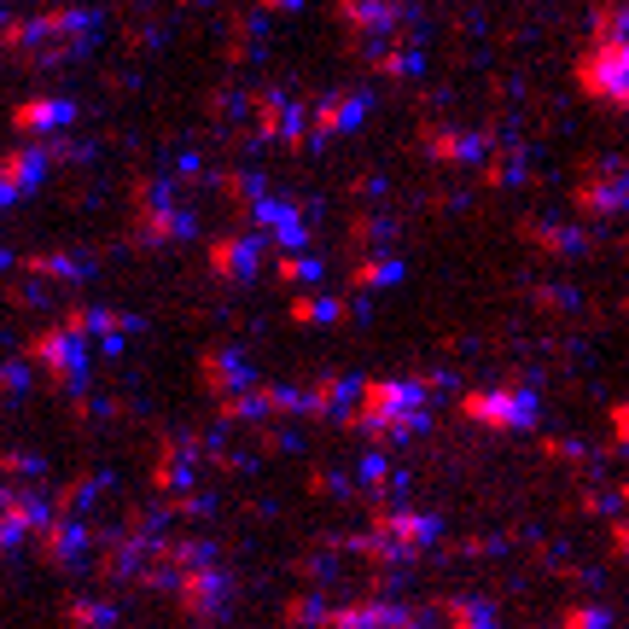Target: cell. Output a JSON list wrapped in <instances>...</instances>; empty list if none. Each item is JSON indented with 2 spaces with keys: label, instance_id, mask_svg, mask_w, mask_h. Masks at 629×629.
<instances>
[{
  "label": "cell",
  "instance_id": "obj_1",
  "mask_svg": "<svg viewBox=\"0 0 629 629\" xmlns=\"http://www.w3.org/2000/svg\"><path fill=\"white\" fill-rule=\"evenodd\" d=\"M583 76H589V88H595V94L629 100V47H600Z\"/></svg>",
  "mask_w": 629,
  "mask_h": 629
}]
</instances>
